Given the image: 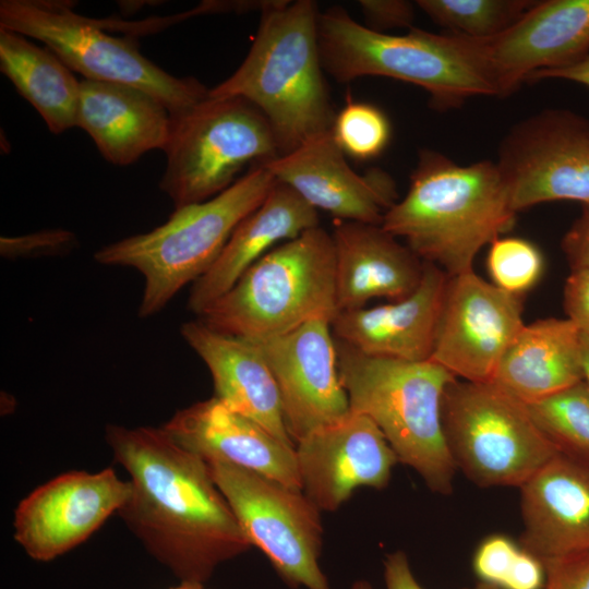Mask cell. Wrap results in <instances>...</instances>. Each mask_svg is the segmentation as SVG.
Masks as SVG:
<instances>
[{
    "mask_svg": "<svg viewBox=\"0 0 589 589\" xmlns=\"http://www.w3.org/2000/svg\"><path fill=\"white\" fill-rule=\"evenodd\" d=\"M105 437L130 477V496L117 515L180 581L204 584L252 546L208 464L161 426L108 424Z\"/></svg>",
    "mask_w": 589,
    "mask_h": 589,
    "instance_id": "cell-1",
    "label": "cell"
},
{
    "mask_svg": "<svg viewBox=\"0 0 589 589\" xmlns=\"http://www.w3.org/2000/svg\"><path fill=\"white\" fill-rule=\"evenodd\" d=\"M516 215L496 161L461 166L423 148L407 193L381 226L404 239L422 261L456 276L472 269L478 252L510 230Z\"/></svg>",
    "mask_w": 589,
    "mask_h": 589,
    "instance_id": "cell-2",
    "label": "cell"
},
{
    "mask_svg": "<svg viewBox=\"0 0 589 589\" xmlns=\"http://www.w3.org/2000/svg\"><path fill=\"white\" fill-rule=\"evenodd\" d=\"M239 68L209 89L240 97L267 119L280 155L330 131L334 110L317 41V2L271 0Z\"/></svg>",
    "mask_w": 589,
    "mask_h": 589,
    "instance_id": "cell-3",
    "label": "cell"
},
{
    "mask_svg": "<svg viewBox=\"0 0 589 589\" xmlns=\"http://www.w3.org/2000/svg\"><path fill=\"white\" fill-rule=\"evenodd\" d=\"M317 41L325 73L339 83L395 79L423 88L440 111L474 96H501L482 40L417 27L402 35L381 33L334 5L318 14Z\"/></svg>",
    "mask_w": 589,
    "mask_h": 589,
    "instance_id": "cell-4",
    "label": "cell"
},
{
    "mask_svg": "<svg viewBox=\"0 0 589 589\" xmlns=\"http://www.w3.org/2000/svg\"><path fill=\"white\" fill-rule=\"evenodd\" d=\"M335 340L350 411L370 418L398 461L417 471L431 491L450 494L457 468L445 442L441 407L456 377L432 360L369 356Z\"/></svg>",
    "mask_w": 589,
    "mask_h": 589,
    "instance_id": "cell-5",
    "label": "cell"
},
{
    "mask_svg": "<svg viewBox=\"0 0 589 589\" xmlns=\"http://www.w3.org/2000/svg\"><path fill=\"white\" fill-rule=\"evenodd\" d=\"M275 182L265 163L252 165L220 194L175 208L163 225L100 248L94 260L140 272L144 289L137 313L142 318L153 316L209 271L237 226L261 205Z\"/></svg>",
    "mask_w": 589,
    "mask_h": 589,
    "instance_id": "cell-6",
    "label": "cell"
},
{
    "mask_svg": "<svg viewBox=\"0 0 589 589\" xmlns=\"http://www.w3.org/2000/svg\"><path fill=\"white\" fill-rule=\"evenodd\" d=\"M338 313L332 233L317 226L256 261L197 318L220 333L260 341Z\"/></svg>",
    "mask_w": 589,
    "mask_h": 589,
    "instance_id": "cell-7",
    "label": "cell"
},
{
    "mask_svg": "<svg viewBox=\"0 0 589 589\" xmlns=\"http://www.w3.org/2000/svg\"><path fill=\"white\" fill-rule=\"evenodd\" d=\"M68 1L1 0L0 27L38 39L85 80L141 88L179 117L208 97L192 76L177 77L144 57L135 41L109 35L99 21L73 10Z\"/></svg>",
    "mask_w": 589,
    "mask_h": 589,
    "instance_id": "cell-8",
    "label": "cell"
},
{
    "mask_svg": "<svg viewBox=\"0 0 589 589\" xmlns=\"http://www.w3.org/2000/svg\"><path fill=\"white\" fill-rule=\"evenodd\" d=\"M442 428L457 470L483 488H520L558 450L526 404L494 383H449Z\"/></svg>",
    "mask_w": 589,
    "mask_h": 589,
    "instance_id": "cell-9",
    "label": "cell"
},
{
    "mask_svg": "<svg viewBox=\"0 0 589 589\" xmlns=\"http://www.w3.org/2000/svg\"><path fill=\"white\" fill-rule=\"evenodd\" d=\"M159 189L175 208L205 202L228 188L241 170L280 156L265 116L240 97H207L171 117Z\"/></svg>",
    "mask_w": 589,
    "mask_h": 589,
    "instance_id": "cell-10",
    "label": "cell"
},
{
    "mask_svg": "<svg viewBox=\"0 0 589 589\" xmlns=\"http://www.w3.org/2000/svg\"><path fill=\"white\" fill-rule=\"evenodd\" d=\"M206 462L251 545L267 556L286 584L330 589L318 564L321 509L303 491L229 462Z\"/></svg>",
    "mask_w": 589,
    "mask_h": 589,
    "instance_id": "cell-11",
    "label": "cell"
},
{
    "mask_svg": "<svg viewBox=\"0 0 589 589\" xmlns=\"http://www.w3.org/2000/svg\"><path fill=\"white\" fill-rule=\"evenodd\" d=\"M518 213L553 201L589 205V120L561 108L516 123L496 160Z\"/></svg>",
    "mask_w": 589,
    "mask_h": 589,
    "instance_id": "cell-12",
    "label": "cell"
},
{
    "mask_svg": "<svg viewBox=\"0 0 589 589\" xmlns=\"http://www.w3.org/2000/svg\"><path fill=\"white\" fill-rule=\"evenodd\" d=\"M524 325L521 296L485 281L472 269L448 276L430 360L458 380L491 383Z\"/></svg>",
    "mask_w": 589,
    "mask_h": 589,
    "instance_id": "cell-13",
    "label": "cell"
},
{
    "mask_svg": "<svg viewBox=\"0 0 589 589\" xmlns=\"http://www.w3.org/2000/svg\"><path fill=\"white\" fill-rule=\"evenodd\" d=\"M131 493L112 468L71 470L34 489L14 510V540L34 561L50 562L85 542Z\"/></svg>",
    "mask_w": 589,
    "mask_h": 589,
    "instance_id": "cell-14",
    "label": "cell"
},
{
    "mask_svg": "<svg viewBox=\"0 0 589 589\" xmlns=\"http://www.w3.org/2000/svg\"><path fill=\"white\" fill-rule=\"evenodd\" d=\"M253 342L274 376L285 426L294 445L349 414L328 320H313L286 334Z\"/></svg>",
    "mask_w": 589,
    "mask_h": 589,
    "instance_id": "cell-15",
    "label": "cell"
},
{
    "mask_svg": "<svg viewBox=\"0 0 589 589\" xmlns=\"http://www.w3.org/2000/svg\"><path fill=\"white\" fill-rule=\"evenodd\" d=\"M265 166L276 181L338 220L382 225L386 212L399 200L393 178L384 170L354 171L330 131Z\"/></svg>",
    "mask_w": 589,
    "mask_h": 589,
    "instance_id": "cell-16",
    "label": "cell"
},
{
    "mask_svg": "<svg viewBox=\"0 0 589 589\" xmlns=\"http://www.w3.org/2000/svg\"><path fill=\"white\" fill-rule=\"evenodd\" d=\"M303 493L320 508L335 510L360 486L383 489L398 458L377 425L349 412L296 444Z\"/></svg>",
    "mask_w": 589,
    "mask_h": 589,
    "instance_id": "cell-17",
    "label": "cell"
},
{
    "mask_svg": "<svg viewBox=\"0 0 589 589\" xmlns=\"http://www.w3.org/2000/svg\"><path fill=\"white\" fill-rule=\"evenodd\" d=\"M482 44L506 96L538 74L589 56V0L534 1L509 28Z\"/></svg>",
    "mask_w": 589,
    "mask_h": 589,
    "instance_id": "cell-18",
    "label": "cell"
},
{
    "mask_svg": "<svg viewBox=\"0 0 589 589\" xmlns=\"http://www.w3.org/2000/svg\"><path fill=\"white\" fill-rule=\"evenodd\" d=\"M161 428L178 445L205 461L229 462L302 491L296 447L230 410L215 396L178 410Z\"/></svg>",
    "mask_w": 589,
    "mask_h": 589,
    "instance_id": "cell-19",
    "label": "cell"
},
{
    "mask_svg": "<svg viewBox=\"0 0 589 589\" xmlns=\"http://www.w3.org/2000/svg\"><path fill=\"white\" fill-rule=\"evenodd\" d=\"M519 490L524 550L542 562L589 553V467L557 454Z\"/></svg>",
    "mask_w": 589,
    "mask_h": 589,
    "instance_id": "cell-20",
    "label": "cell"
},
{
    "mask_svg": "<svg viewBox=\"0 0 589 589\" xmlns=\"http://www.w3.org/2000/svg\"><path fill=\"white\" fill-rule=\"evenodd\" d=\"M447 280L442 268L424 262L413 292L398 301L338 312L332 322L334 337L369 356L430 360Z\"/></svg>",
    "mask_w": 589,
    "mask_h": 589,
    "instance_id": "cell-21",
    "label": "cell"
},
{
    "mask_svg": "<svg viewBox=\"0 0 589 589\" xmlns=\"http://www.w3.org/2000/svg\"><path fill=\"white\" fill-rule=\"evenodd\" d=\"M332 237L338 312L374 298L398 301L419 286L424 261L381 225L335 219Z\"/></svg>",
    "mask_w": 589,
    "mask_h": 589,
    "instance_id": "cell-22",
    "label": "cell"
},
{
    "mask_svg": "<svg viewBox=\"0 0 589 589\" xmlns=\"http://www.w3.org/2000/svg\"><path fill=\"white\" fill-rule=\"evenodd\" d=\"M180 333L207 366L217 399L296 447L285 426L276 382L255 342L220 333L199 318L183 323Z\"/></svg>",
    "mask_w": 589,
    "mask_h": 589,
    "instance_id": "cell-23",
    "label": "cell"
},
{
    "mask_svg": "<svg viewBox=\"0 0 589 589\" xmlns=\"http://www.w3.org/2000/svg\"><path fill=\"white\" fill-rule=\"evenodd\" d=\"M76 127L110 164L128 166L153 149H165L171 116L156 97L125 84L81 81Z\"/></svg>",
    "mask_w": 589,
    "mask_h": 589,
    "instance_id": "cell-24",
    "label": "cell"
},
{
    "mask_svg": "<svg viewBox=\"0 0 589 589\" xmlns=\"http://www.w3.org/2000/svg\"><path fill=\"white\" fill-rule=\"evenodd\" d=\"M317 226V211L276 181L261 205L237 226L215 264L193 284L189 310L199 316L263 255Z\"/></svg>",
    "mask_w": 589,
    "mask_h": 589,
    "instance_id": "cell-25",
    "label": "cell"
},
{
    "mask_svg": "<svg viewBox=\"0 0 589 589\" xmlns=\"http://www.w3.org/2000/svg\"><path fill=\"white\" fill-rule=\"evenodd\" d=\"M581 381V333L568 318L549 317L522 326L491 383L530 405Z\"/></svg>",
    "mask_w": 589,
    "mask_h": 589,
    "instance_id": "cell-26",
    "label": "cell"
},
{
    "mask_svg": "<svg viewBox=\"0 0 589 589\" xmlns=\"http://www.w3.org/2000/svg\"><path fill=\"white\" fill-rule=\"evenodd\" d=\"M0 70L53 134L76 127L81 81L50 49L0 27Z\"/></svg>",
    "mask_w": 589,
    "mask_h": 589,
    "instance_id": "cell-27",
    "label": "cell"
},
{
    "mask_svg": "<svg viewBox=\"0 0 589 589\" xmlns=\"http://www.w3.org/2000/svg\"><path fill=\"white\" fill-rule=\"evenodd\" d=\"M527 407L560 454L589 467V389L584 381Z\"/></svg>",
    "mask_w": 589,
    "mask_h": 589,
    "instance_id": "cell-28",
    "label": "cell"
},
{
    "mask_svg": "<svg viewBox=\"0 0 589 589\" xmlns=\"http://www.w3.org/2000/svg\"><path fill=\"white\" fill-rule=\"evenodd\" d=\"M530 0H418L416 4L449 33L477 40L509 28L533 4Z\"/></svg>",
    "mask_w": 589,
    "mask_h": 589,
    "instance_id": "cell-29",
    "label": "cell"
},
{
    "mask_svg": "<svg viewBox=\"0 0 589 589\" xmlns=\"http://www.w3.org/2000/svg\"><path fill=\"white\" fill-rule=\"evenodd\" d=\"M330 132L345 155L369 160L387 147L392 125L382 109L369 103L348 99L336 112Z\"/></svg>",
    "mask_w": 589,
    "mask_h": 589,
    "instance_id": "cell-30",
    "label": "cell"
},
{
    "mask_svg": "<svg viewBox=\"0 0 589 589\" xmlns=\"http://www.w3.org/2000/svg\"><path fill=\"white\" fill-rule=\"evenodd\" d=\"M486 264L493 284L518 296L538 283L544 268L538 247L517 237L496 238L490 244Z\"/></svg>",
    "mask_w": 589,
    "mask_h": 589,
    "instance_id": "cell-31",
    "label": "cell"
},
{
    "mask_svg": "<svg viewBox=\"0 0 589 589\" xmlns=\"http://www.w3.org/2000/svg\"><path fill=\"white\" fill-rule=\"evenodd\" d=\"M76 245L75 233L64 229H49L0 238V253L7 260L64 255Z\"/></svg>",
    "mask_w": 589,
    "mask_h": 589,
    "instance_id": "cell-32",
    "label": "cell"
},
{
    "mask_svg": "<svg viewBox=\"0 0 589 589\" xmlns=\"http://www.w3.org/2000/svg\"><path fill=\"white\" fill-rule=\"evenodd\" d=\"M521 548L510 538L492 534L485 538L473 555V570L480 581L500 589L513 570Z\"/></svg>",
    "mask_w": 589,
    "mask_h": 589,
    "instance_id": "cell-33",
    "label": "cell"
},
{
    "mask_svg": "<svg viewBox=\"0 0 589 589\" xmlns=\"http://www.w3.org/2000/svg\"><path fill=\"white\" fill-rule=\"evenodd\" d=\"M366 27L386 33L393 28H412L414 5L405 0H360Z\"/></svg>",
    "mask_w": 589,
    "mask_h": 589,
    "instance_id": "cell-34",
    "label": "cell"
},
{
    "mask_svg": "<svg viewBox=\"0 0 589 589\" xmlns=\"http://www.w3.org/2000/svg\"><path fill=\"white\" fill-rule=\"evenodd\" d=\"M543 589H589V553L542 562Z\"/></svg>",
    "mask_w": 589,
    "mask_h": 589,
    "instance_id": "cell-35",
    "label": "cell"
},
{
    "mask_svg": "<svg viewBox=\"0 0 589 589\" xmlns=\"http://www.w3.org/2000/svg\"><path fill=\"white\" fill-rule=\"evenodd\" d=\"M567 318L589 337V269L572 271L564 287Z\"/></svg>",
    "mask_w": 589,
    "mask_h": 589,
    "instance_id": "cell-36",
    "label": "cell"
},
{
    "mask_svg": "<svg viewBox=\"0 0 589 589\" xmlns=\"http://www.w3.org/2000/svg\"><path fill=\"white\" fill-rule=\"evenodd\" d=\"M562 249L572 271L589 269V205H582L580 215L564 235Z\"/></svg>",
    "mask_w": 589,
    "mask_h": 589,
    "instance_id": "cell-37",
    "label": "cell"
},
{
    "mask_svg": "<svg viewBox=\"0 0 589 589\" xmlns=\"http://www.w3.org/2000/svg\"><path fill=\"white\" fill-rule=\"evenodd\" d=\"M544 582L545 569L542 561L521 548L513 570L501 589H542Z\"/></svg>",
    "mask_w": 589,
    "mask_h": 589,
    "instance_id": "cell-38",
    "label": "cell"
},
{
    "mask_svg": "<svg viewBox=\"0 0 589 589\" xmlns=\"http://www.w3.org/2000/svg\"><path fill=\"white\" fill-rule=\"evenodd\" d=\"M384 579L386 589H423L414 578L407 555L396 551L387 555L384 562ZM470 589H500L498 587L479 581Z\"/></svg>",
    "mask_w": 589,
    "mask_h": 589,
    "instance_id": "cell-39",
    "label": "cell"
},
{
    "mask_svg": "<svg viewBox=\"0 0 589 589\" xmlns=\"http://www.w3.org/2000/svg\"><path fill=\"white\" fill-rule=\"evenodd\" d=\"M546 79H560L579 83L589 87V56L582 61L568 68L544 72L531 79L530 82H536Z\"/></svg>",
    "mask_w": 589,
    "mask_h": 589,
    "instance_id": "cell-40",
    "label": "cell"
},
{
    "mask_svg": "<svg viewBox=\"0 0 589 589\" xmlns=\"http://www.w3.org/2000/svg\"><path fill=\"white\" fill-rule=\"evenodd\" d=\"M582 381L589 389V337L581 335Z\"/></svg>",
    "mask_w": 589,
    "mask_h": 589,
    "instance_id": "cell-41",
    "label": "cell"
},
{
    "mask_svg": "<svg viewBox=\"0 0 589 589\" xmlns=\"http://www.w3.org/2000/svg\"><path fill=\"white\" fill-rule=\"evenodd\" d=\"M169 589H207L203 582L195 581H180L179 585Z\"/></svg>",
    "mask_w": 589,
    "mask_h": 589,
    "instance_id": "cell-42",
    "label": "cell"
},
{
    "mask_svg": "<svg viewBox=\"0 0 589 589\" xmlns=\"http://www.w3.org/2000/svg\"><path fill=\"white\" fill-rule=\"evenodd\" d=\"M351 589H372L371 585L365 580H358L352 585Z\"/></svg>",
    "mask_w": 589,
    "mask_h": 589,
    "instance_id": "cell-43",
    "label": "cell"
}]
</instances>
